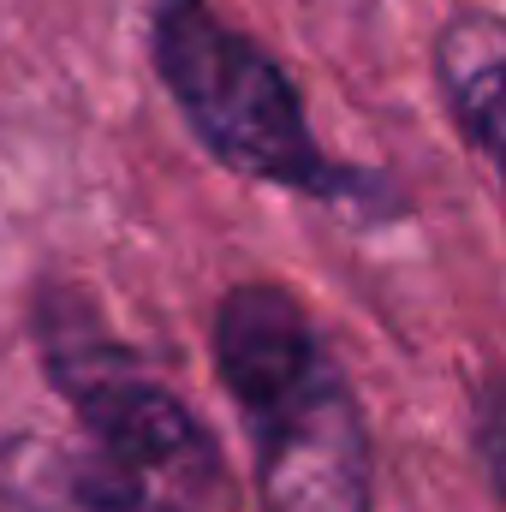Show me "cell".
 Masks as SVG:
<instances>
[{
  "label": "cell",
  "mask_w": 506,
  "mask_h": 512,
  "mask_svg": "<svg viewBox=\"0 0 506 512\" xmlns=\"http://www.w3.org/2000/svg\"><path fill=\"white\" fill-rule=\"evenodd\" d=\"M215 370L251 435L262 512H376L358 393L286 286L239 280L221 298Z\"/></svg>",
  "instance_id": "6da1fadb"
},
{
  "label": "cell",
  "mask_w": 506,
  "mask_h": 512,
  "mask_svg": "<svg viewBox=\"0 0 506 512\" xmlns=\"http://www.w3.org/2000/svg\"><path fill=\"white\" fill-rule=\"evenodd\" d=\"M149 60L185 126L227 173L322 203L370 197L381 185L316 143L304 96L286 78V66L256 36L227 24L209 0H155Z\"/></svg>",
  "instance_id": "7a4b0ae2"
},
{
  "label": "cell",
  "mask_w": 506,
  "mask_h": 512,
  "mask_svg": "<svg viewBox=\"0 0 506 512\" xmlns=\"http://www.w3.org/2000/svg\"><path fill=\"white\" fill-rule=\"evenodd\" d=\"M42 340H48V376L84 417V429L102 441V459L126 465L137 477H179V483L215 477L209 429L191 417L179 393L143 376L126 352L102 346L96 334L48 322Z\"/></svg>",
  "instance_id": "3957f363"
},
{
  "label": "cell",
  "mask_w": 506,
  "mask_h": 512,
  "mask_svg": "<svg viewBox=\"0 0 506 512\" xmlns=\"http://www.w3.org/2000/svg\"><path fill=\"white\" fill-rule=\"evenodd\" d=\"M441 90H447V114H453L459 137L495 173L506 203V42L465 48L459 30H447L441 36Z\"/></svg>",
  "instance_id": "277c9868"
},
{
  "label": "cell",
  "mask_w": 506,
  "mask_h": 512,
  "mask_svg": "<svg viewBox=\"0 0 506 512\" xmlns=\"http://www.w3.org/2000/svg\"><path fill=\"white\" fill-rule=\"evenodd\" d=\"M477 459L506 507V376H495L477 399Z\"/></svg>",
  "instance_id": "5b68a950"
}]
</instances>
